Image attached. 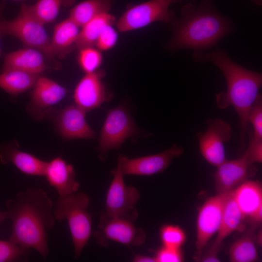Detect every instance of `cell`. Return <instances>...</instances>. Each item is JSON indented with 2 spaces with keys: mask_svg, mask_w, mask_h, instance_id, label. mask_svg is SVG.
<instances>
[{
  "mask_svg": "<svg viewBox=\"0 0 262 262\" xmlns=\"http://www.w3.org/2000/svg\"><path fill=\"white\" fill-rule=\"evenodd\" d=\"M7 219L12 222L11 242L37 251L45 260L49 254L47 231L53 228V203L37 188L19 192L5 203Z\"/></svg>",
  "mask_w": 262,
  "mask_h": 262,
  "instance_id": "cell-1",
  "label": "cell"
},
{
  "mask_svg": "<svg viewBox=\"0 0 262 262\" xmlns=\"http://www.w3.org/2000/svg\"><path fill=\"white\" fill-rule=\"evenodd\" d=\"M193 58L195 62H212L223 73L227 83V91L216 95V104L221 109L229 106L235 109L241 129L238 152L242 155L245 151L248 114L262 85V74L240 66L230 59L225 51L219 49L211 53L194 51Z\"/></svg>",
  "mask_w": 262,
  "mask_h": 262,
  "instance_id": "cell-2",
  "label": "cell"
},
{
  "mask_svg": "<svg viewBox=\"0 0 262 262\" xmlns=\"http://www.w3.org/2000/svg\"><path fill=\"white\" fill-rule=\"evenodd\" d=\"M171 23L172 36L167 46L174 50L211 49L233 30L232 22L217 10L212 0L184 5L180 17Z\"/></svg>",
  "mask_w": 262,
  "mask_h": 262,
  "instance_id": "cell-3",
  "label": "cell"
},
{
  "mask_svg": "<svg viewBox=\"0 0 262 262\" xmlns=\"http://www.w3.org/2000/svg\"><path fill=\"white\" fill-rule=\"evenodd\" d=\"M90 202L87 194L77 192L59 196L53 210L57 221H67L74 247L75 258L80 256L92 234V216L88 210Z\"/></svg>",
  "mask_w": 262,
  "mask_h": 262,
  "instance_id": "cell-4",
  "label": "cell"
},
{
  "mask_svg": "<svg viewBox=\"0 0 262 262\" xmlns=\"http://www.w3.org/2000/svg\"><path fill=\"white\" fill-rule=\"evenodd\" d=\"M124 176L117 162L106 194L105 208L100 215L98 228L113 218L126 219L134 222L138 217L135 205L140 199L139 193L135 187L125 185Z\"/></svg>",
  "mask_w": 262,
  "mask_h": 262,
  "instance_id": "cell-5",
  "label": "cell"
},
{
  "mask_svg": "<svg viewBox=\"0 0 262 262\" xmlns=\"http://www.w3.org/2000/svg\"><path fill=\"white\" fill-rule=\"evenodd\" d=\"M43 26L31 14L27 5L23 3L14 19L11 20L1 19L0 31L1 35H10L16 37L24 46L41 51L48 60L52 61L49 53L51 40Z\"/></svg>",
  "mask_w": 262,
  "mask_h": 262,
  "instance_id": "cell-6",
  "label": "cell"
},
{
  "mask_svg": "<svg viewBox=\"0 0 262 262\" xmlns=\"http://www.w3.org/2000/svg\"><path fill=\"white\" fill-rule=\"evenodd\" d=\"M139 132V129L123 106L109 110L100 132L98 148L100 159L104 161L108 151L119 148L126 139Z\"/></svg>",
  "mask_w": 262,
  "mask_h": 262,
  "instance_id": "cell-7",
  "label": "cell"
},
{
  "mask_svg": "<svg viewBox=\"0 0 262 262\" xmlns=\"http://www.w3.org/2000/svg\"><path fill=\"white\" fill-rule=\"evenodd\" d=\"M171 0H150L127 10L118 20L119 31L125 32L147 26L153 22H171L173 12L169 9Z\"/></svg>",
  "mask_w": 262,
  "mask_h": 262,
  "instance_id": "cell-8",
  "label": "cell"
},
{
  "mask_svg": "<svg viewBox=\"0 0 262 262\" xmlns=\"http://www.w3.org/2000/svg\"><path fill=\"white\" fill-rule=\"evenodd\" d=\"M204 132L197 133L199 151L209 164L217 167L226 160L224 144L232 137V129L227 122L219 118L209 119Z\"/></svg>",
  "mask_w": 262,
  "mask_h": 262,
  "instance_id": "cell-9",
  "label": "cell"
},
{
  "mask_svg": "<svg viewBox=\"0 0 262 262\" xmlns=\"http://www.w3.org/2000/svg\"><path fill=\"white\" fill-rule=\"evenodd\" d=\"M230 191L218 193L208 198L200 208L197 218L196 247L197 260L210 239L218 232L224 206Z\"/></svg>",
  "mask_w": 262,
  "mask_h": 262,
  "instance_id": "cell-10",
  "label": "cell"
},
{
  "mask_svg": "<svg viewBox=\"0 0 262 262\" xmlns=\"http://www.w3.org/2000/svg\"><path fill=\"white\" fill-rule=\"evenodd\" d=\"M183 151L181 146L175 144L159 153L139 158L130 159L120 154L117 162L124 175L150 176L164 171Z\"/></svg>",
  "mask_w": 262,
  "mask_h": 262,
  "instance_id": "cell-11",
  "label": "cell"
},
{
  "mask_svg": "<svg viewBox=\"0 0 262 262\" xmlns=\"http://www.w3.org/2000/svg\"><path fill=\"white\" fill-rule=\"evenodd\" d=\"M133 222L123 218H113L107 222L93 235L97 244L106 246L110 241L126 246H138L143 244L146 239L143 229L137 228Z\"/></svg>",
  "mask_w": 262,
  "mask_h": 262,
  "instance_id": "cell-12",
  "label": "cell"
},
{
  "mask_svg": "<svg viewBox=\"0 0 262 262\" xmlns=\"http://www.w3.org/2000/svg\"><path fill=\"white\" fill-rule=\"evenodd\" d=\"M57 129L65 139H94V131L86 122L85 112L77 104H70L58 113Z\"/></svg>",
  "mask_w": 262,
  "mask_h": 262,
  "instance_id": "cell-13",
  "label": "cell"
},
{
  "mask_svg": "<svg viewBox=\"0 0 262 262\" xmlns=\"http://www.w3.org/2000/svg\"><path fill=\"white\" fill-rule=\"evenodd\" d=\"M103 72L86 73L77 84L73 98L78 106L85 112L99 107L108 99L101 79Z\"/></svg>",
  "mask_w": 262,
  "mask_h": 262,
  "instance_id": "cell-14",
  "label": "cell"
},
{
  "mask_svg": "<svg viewBox=\"0 0 262 262\" xmlns=\"http://www.w3.org/2000/svg\"><path fill=\"white\" fill-rule=\"evenodd\" d=\"M244 154L232 160H226L218 166L214 174V184L217 193L229 192L244 181L254 171Z\"/></svg>",
  "mask_w": 262,
  "mask_h": 262,
  "instance_id": "cell-15",
  "label": "cell"
},
{
  "mask_svg": "<svg viewBox=\"0 0 262 262\" xmlns=\"http://www.w3.org/2000/svg\"><path fill=\"white\" fill-rule=\"evenodd\" d=\"M33 87L28 109L32 115L40 117L45 109L59 103L67 93L63 86L44 77L40 76Z\"/></svg>",
  "mask_w": 262,
  "mask_h": 262,
  "instance_id": "cell-16",
  "label": "cell"
},
{
  "mask_svg": "<svg viewBox=\"0 0 262 262\" xmlns=\"http://www.w3.org/2000/svg\"><path fill=\"white\" fill-rule=\"evenodd\" d=\"M44 176L59 196L77 192L80 187L76 180V173L73 166L61 157L47 162Z\"/></svg>",
  "mask_w": 262,
  "mask_h": 262,
  "instance_id": "cell-17",
  "label": "cell"
},
{
  "mask_svg": "<svg viewBox=\"0 0 262 262\" xmlns=\"http://www.w3.org/2000/svg\"><path fill=\"white\" fill-rule=\"evenodd\" d=\"M0 162L12 164L22 173L33 176H44L47 162L20 150L15 142L1 144Z\"/></svg>",
  "mask_w": 262,
  "mask_h": 262,
  "instance_id": "cell-18",
  "label": "cell"
},
{
  "mask_svg": "<svg viewBox=\"0 0 262 262\" xmlns=\"http://www.w3.org/2000/svg\"><path fill=\"white\" fill-rule=\"evenodd\" d=\"M46 59L45 55L36 49L24 48L6 55L2 70L16 69L40 74L50 68Z\"/></svg>",
  "mask_w": 262,
  "mask_h": 262,
  "instance_id": "cell-19",
  "label": "cell"
},
{
  "mask_svg": "<svg viewBox=\"0 0 262 262\" xmlns=\"http://www.w3.org/2000/svg\"><path fill=\"white\" fill-rule=\"evenodd\" d=\"M79 27L69 17L56 24L49 47L51 59H63L76 48V41L79 33Z\"/></svg>",
  "mask_w": 262,
  "mask_h": 262,
  "instance_id": "cell-20",
  "label": "cell"
},
{
  "mask_svg": "<svg viewBox=\"0 0 262 262\" xmlns=\"http://www.w3.org/2000/svg\"><path fill=\"white\" fill-rule=\"evenodd\" d=\"M232 195V190L226 200L220 228L217 236L209 250L218 253L224 240L232 232L243 229L245 219Z\"/></svg>",
  "mask_w": 262,
  "mask_h": 262,
  "instance_id": "cell-21",
  "label": "cell"
},
{
  "mask_svg": "<svg viewBox=\"0 0 262 262\" xmlns=\"http://www.w3.org/2000/svg\"><path fill=\"white\" fill-rule=\"evenodd\" d=\"M232 195L245 218L251 217L262 206V188L258 181L245 180Z\"/></svg>",
  "mask_w": 262,
  "mask_h": 262,
  "instance_id": "cell-22",
  "label": "cell"
},
{
  "mask_svg": "<svg viewBox=\"0 0 262 262\" xmlns=\"http://www.w3.org/2000/svg\"><path fill=\"white\" fill-rule=\"evenodd\" d=\"M40 74L10 69L0 74V87L13 96H17L33 87Z\"/></svg>",
  "mask_w": 262,
  "mask_h": 262,
  "instance_id": "cell-23",
  "label": "cell"
},
{
  "mask_svg": "<svg viewBox=\"0 0 262 262\" xmlns=\"http://www.w3.org/2000/svg\"><path fill=\"white\" fill-rule=\"evenodd\" d=\"M113 0H86L74 6L70 10L69 18L79 27L103 13H108Z\"/></svg>",
  "mask_w": 262,
  "mask_h": 262,
  "instance_id": "cell-24",
  "label": "cell"
},
{
  "mask_svg": "<svg viewBox=\"0 0 262 262\" xmlns=\"http://www.w3.org/2000/svg\"><path fill=\"white\" fill-rule=\"evenodd\" d=\"M114 16L109 13H103L96 16L82 27L79 31L76 41V48L79 50L96 45L98 38L105 26L113 24Z\"/></svg>",
  "mask_w": 262,
  "mask_h": 262,
  "instance_id": "cell-25",
  "label": "cell"
},
{
  "mask_svg": "<svg viewBox=\"0 0 262 262\" xmlns=\"http://www.w3.org/2000/svg\"><path fill=\"white\" fill-rule=\"evenodd\" d=\"M76 0H38L33 5H27L28 8L40 23H52L56 19L61 6L67 7L74 5Z\"/></svg>",
  "mask_w": 262,
  "mask_h": 262,
  "instance_id": "cell-26",
  "label": "cell"
},
{
  "mask_svg": "<svg viewBox=\"0 0 262 262\" xmlns=\"http://www.w3.org/2000/svg\"><path fill=\"white\" fill-rule=\"evenodd\" d=\"M253 233L246 232L231 245L229 250L230 262H253L258 259Z\"/></svg>",
  "mask_w": 262,
  "mask_h": 262,
  "instance_id": "cell-27",
  "label": "cell"
},
{
  "mask_svg": "<svg viewBox=\"0 0 262 262\" xmlns=\"http://www.w3.org/2000/svg\"><path fill=\"white\" fill-rule=\"evenodd\" d=\"M29 250L9 240H0V262L28 261Z\"/></svg>",
  "mask_w": 262,
  "mask_h": 262,
  "instance_id": "cell-28",
  "label": "cell"
},
{
  "mask_svg": "<svg viewBox=\"0 0 262 262\" xmlns=\"http://www.w3.org/2000/svg\"><path fill=\"white\" fill-rule=\"evenodd\" d=\"M160 236L164 246L180 248L186 240V234L178 226L165 225L160 231Z\"/></svg>",
  "mask_w": 262,
  "mask_h": 262,
  "instance_id": "cell-29",
  "label": "cell"
},
{
  "mask_svg": "<svg viewBox=\"0 0 262 262\" xmlns=\"http://www.w3.org/2000/svg\"><path fill=\"white\" fill-rule=\"evenodd\" d=\"M102 61L101 54L98 49L87 47L80 50L78 62L81 68L86 73L96 71Z\"/></svg>",
  "mask_w": 262,
  "mask_h": 262,
  "instance_id": "cell-30",
  "label": "cell"
},
{
  "mask_svg": "<svg viewBox=\"0 0 262 262\" xmlns=\"http://www.w3.org/2000/svg\"><path fill=\"white\" fill-rule=\"evenodd\" d=\"M248 119L253 129L254 137L262 140V98L260 94L258 95L250 108Z\"/></svg>",
  "mask_w": 262,
  "mask_h": 262,
  "instance_id": "cell-31",
  "label": "cell"
},
{
  "mask_svg": "<svg viewBox=\"0 0 262 262\" xmlns=\"http://www.w3.org/2000/svg\"><path fill=\"white\" fill-rule=\"evenodd\" d=\"M112 25H106L101 31L95 45L98 50H107L115 45L117 34Z\"/></svg>",
  "mask_w": 262,
  "mask_h": 262,
  "instance_id": "cell-32",
  "label": "cell"
},
{
  "mask_svg": "<svg viewBox=\"0 0 262 262\" xmlns=\"http://www.w3.org/2000/svg\"><path fill=\"white\" fill-rule=\"evenodd\" d=\"M249 131L248 145L244 154L248 161L251 164L262 162V140L254 137L252 132Z\"/></svg>",
  "mask_w": 262,
  "mask_h": 262,
  "instance_id": "cell-33",
  "label": "cell"
},
{
  "mask_svg": "<svg viewBox=\"0 0 262 262\" xmlns=\"http://www.w3.org/2000/svg\"><path fill=\"white\" fill-rule=\"evenodd\" d=\"M156 262H180L183 256L180 248L163 246L159 249L154 257Z\"/></svg>",
  "mask_w": 262,
  "mask_h": 262,
  "instance_id": "cell-34",
  "label": "cell"
},
{
  "mask_svg": "<svg viewBox=\"0 0 262 262\" xmlns=\"http://www.w3.org/2000/svg\"><path fill=\"white\" fill-rule=\"evenodd\" d=\"M203 262H218L220 260L218 257V254L208 251L203 257H200L198 259Z\"/></svg>",
  "mask_w": 262,
  "mask_h": 262,
  "instance_id": "cell-35",
  "label": "cell"
},
{
  "mask_svg": "<svg viewBox=\"0 0 262 262\" xmlns=\"http://www.w3.org/2000/svg\"><path fill=\"white\" fill-rule=\"evenodd\" d=\"M134 262H156L155 257L146 255H135L133 258Z\"/></svg>",
  "mask_w": 262,
  "mask_h": 262,
  "instance_id": "cell-36",
  "label": "cell"
},
{
  "mask_svg": "<svg viewBox=\"0 0 262 262\" xmlns=\"http://www.w3.org/2000/svg\"><path fill=\"white\" fill-rule=\"evenodd\" d=\"M6 7V4H5V0H1V2H0V24L1 20L2 19L1 16L2 14L3 13V12ZM1 32L0 31V58L1 56V43H0V37H1Z\"/></svg>",
  "mask_w": 262,
  "mask_h": 262,
  "instance_id": "cell-37",
  "label": "cell"
},
{
  "mask_svg": "<svg viewBox=\"0 0 262 262\" xmlns=\"http://www.w3.org/2000/svg\"><path fill=\"white\" fill-rule=\"evenodd\" d=\"M7 219V215L6 211H0V225L5 219Z\"/></svg>",
  "mask_w": 262,
  "mask_h": 262,
  "instance_id": "cell-38",
  "label": "cell"
},
{
  "mask_svg": "<svg viewBox=\"0 0 262 262\" xmlns=\"http://www.w3.org/2000/svg\"><path fill=\"white\" fill-rule=\"evenodd\" d=\"M259 6L262 5V0H251Z\"/></svg>",
  "mask_w": 262,
  "mask_h": 262,
  "instance_id": "cell-39",
  "label": "cell"
},
{
  "mask_svg": "<svg viewBox=\"0 0 262 262\" xmlns=\"http://www.w3.org/2000/svg\"><path fill=\"white\" fill-rule=\"evenodd\" d=\"M172 0V2H175V1H177V0ZM192 0L193 1H195V0Z\"/></svg>",
  "mask_w": 262,
  "mask_h": 262,
  "instance_id": "cell-40",
  "label": "cell"
},
{
  "mask_svg": "<svg viewBox=\"0 0 262 262\" xmlns=\"http://www.w3.org/2000/svg\"><path fill=\"white\" fill-rule=\"evenodd\" d=\"M14 0V1H23V0Z\"/></svg>",
  "mask_w": 262,
  "mask_h": 262,
  "instance_id": "cell-41",
  "label": "cell"
}]
</instances>
